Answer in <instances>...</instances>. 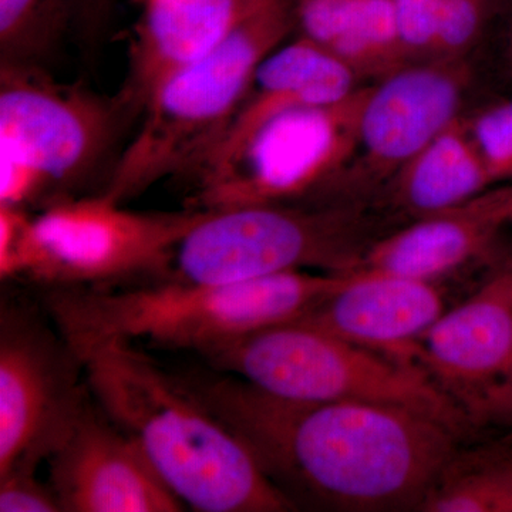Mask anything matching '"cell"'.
Here are the masks:
<instances>
[{"label":"cell","mask_w":512,"mask_h":512,"mask_svg":"<svg viewBox=\"0 0 512 512\" xmlns=\"http://www.w3.org/2000/svg\"><path fill=\"white\" fill-rule=\"evenodd\" d=\"M464 119L493 184H511L512 99L498 101Z\"/></svg>","instance_id":"7402d4cb"},{"label":"cell","mask_w":512,"mask_h":512,"mask_svg":"<svg viewBox=\"0 0 512 512\" xmlns=\"http://www.w3.org/2000/svg\"><path fill=\"white\" fill-rule=\"evenodd\" d=\"M510 225H512V211H511V217H510Z\"/></svg>","instance_id":"83f0119b"},{"label":"cell","mask_w":512,"mask_h":512,"mask_svg":"<svg viewBox=\"0 0 512 512\" xmlns=\"http://www.w3.org/2000/svg\"><path fill=\"white\" fill-rule=\"evenodd\" d=\"M295 26V0H244L228 35L148 101L143 124L103 194L124 204L171 175L197 174L224 137L256 70Z\"/></svg>","instance_id":"277c9868"},{"label":"cell","mask_w":512,"mask_h":512,"mask_svg":"<svg viewBox=\"0 0 512 512\" xmlns=\"http://www.w3.org/2000/svg\"><path fill=\"white\" fill-rule=\"evenodd\" d=\"M242 5L244 0H148L131 47L121 103L146 109L171 77L228 35Z\"/></svg>","instance_id":"e0dca14e"},{"label":"cell","mask_w":512,"mask_h":512,"mask_svg":"<svg viewBox=\"0 0 512 512\" xmlns=\"http://www.w3.org/2000/svg\"><path fill=\"white\" fill-rule=\"evenodd\" d=\"M49 463L50 485L64 512L185 510L136 441L90 400Z\"/></svg>","instance_id":"4fadbf2b"},{"label":"cell","mask_w":512,"mask_h":512,"mask_svg":"<svg viewBox=\"0 0 512 512\" xmlns=\"http://www.w3.org/2000/svg\"><path fill=\"white\" fill-rule=\"evenodd\" d=\"M394 207L414 220L460 207L494 187L463 116L389 181Z\"/></svg>","instance_id":"d6986e66"},{"label":"cell","mask_w":512,"mask_h":512,"mask_svg":"<svg viewBox=\"0 0 512 512\" xmlns=\"http://www.w3.org/2000/svg\"><path fill=\"white\" fill-rule=\"evenodd\" d=\"M301 36L328 50L357 77L383 79L407 66L393 0H295Z\"/></svg>","instance_id":"ac0fdd59"},{"label":"cell","mask_w":512,"mask_h":512,"mask_svg":"<svg viewBox=\"0 0 512 512\" xmlns=\"http://www.w3.org/2000/svg\"><path fill=\"white\" fill-rule=\"evenodd\" d=\"M510 460H512V456L510 457Z\"/></svg>","instance_id":"f1b7e54d"},{"label":"cell","mask_w":512,"mask_h":512,"mask_svg":"<svg viewBox=\"0 0 512 512\" xmlns=\"http://www.w3.org/2000/svg\"><path fill=\"white\" fill-rule=\"evenodd\" d=\"M62 511L52 485L37 480L36 470L15 468L0 476V512Z\"/></svg>","instance_id":"cb8c5ba5"},{"label":"cell","mask_w":512,"mask_h":512,"mask_svg":"<svg viewBox=\"0 0 512 512\" xmlns=\"http://www.w3.org/2000/svg\"><path fill=\"white\" fill-rule=\"evenodd\" d=\"M507 0H441L433 59H466Z\"/></svg>","instance_id":"44dd1931"},{"label":"cell","mask_w":512,"mask_h":512,"mask_svg":"<svg viewBox=\"0 0 512 512\" xmlns=\"http://www.w3.org/2000/svg\"><path fill=\"white\" fill-rule=\"evenodd\" d=\"M419 511L512 512V460L470 467L456 461Z\"/></svg>","instance_id":"ffe728a7"},{"label":"cell","mask_w":512,"mask_h":512,"mask_svg":"<svg viewBox=\"0 0 512 512\" xmlns=\"http://www.w3.org/2000/svg\"><path fill=\"white\" fill-rule=\"evenodd\" d=\"M505 18V55L512 69V0H507L504 5Z\"/></svg>","instance_id":"484cf974"},{"label":"cell","mask_w":512,"mask_h":512,"mask_svg":"<svg viewBox=\"0 0 512 512\" xmlns=\"http://www.w3.org/2000/svg\"><path fill=\"white\" fill-rule=\"evenodd\" d=\"M107 195L62 198L33 217L20 278L49 288H119L171 275L175 249L204 208L136 212Z\"/></svg>","instance_id":"52a82bcc"},{"label":"cell","mask_w":512,"mask_h":512,"mask_svg":"<svg viewBox=\"0 0 512 512\" xmlns=\"http://www.w3.org/2000/svg\"><path fill=\"white\" fill-rule=\"evenodd\" d=\"M82 360L29 306L0 312V476L49 460L89 402Z\"/></svg>","instance_id":"9c48e42d"},{"label":"cell","mask_w":512,"mask_h":512,"mask_svg":"<svg viewBox=\"0 0 512 512\" xmlns=\"http://www.w3.org/2000/svg\"><path fill=\"white\" fill-rule=\"evenodd\" d=\"M97 0H79V10L89 8V6H96Z\"/></svg>","instance_id":"4316f807"},{"label":"cell","mask_w":512,"mask_h":512,"mask_svg":"<svg viewBox=\"0 0 512 512\" xmlns=\"http://www.w3.org/2000/svg\"><path fill=\"white\" fill-rule=\"evenodd\" d=\"M367 87L326 106L296 107L266 121L227 160L198 175L192 207L293 204L339 184L355 151Z\"/></svg>","instance_id":"ba28073f"},{"label":"cell","mask_w":512,"mask_h":512,"mask_svg":"<svg viewBox=\"0 0 512 512\" xmlns=\"http://www.w3.org/2000/svg\"><path fill=\"white\" fill-rule=\"evenodd\" d=\"M414 365L468 426L512 421V268L437 319Z\"/></svg>","instance_id":"8fae6325"},{"label":"cell","mask_w":512,"mask_h":512,"mask_svg":"<svg viewBox=\"0 0 512 512\" xmlns=\"http://www.w3.org/2000/svg\"><path fill=\"white\" fill-rule=\"evenodd\" d=\"M471 82L466 59L407 64L367 87L355 151L339 185L366 190L393 175L461 117Z\"/></svg>","instance_id":"7c38bea8"},{"label":"cell","mask_w":512,"mask_h":512,"mask_svg":"<svg viewBox=\"0 0 512 512\" xmlns=\"http://www.w3.org/2000/svg\"><path fill=\"white\" fill-rule=\"evenodd\" d=\"M345 279L292 271L228 284L165 278L119 288H50L45 306L73 350L117 339L204 356L242 336L305 318Z\"/></svg>","instance_id":"3957f363"},{"label":"cell","mask_w":512,"mask_h":512,"mask_svg":"<svg viewBox=\"0 0 512 512\" xmlns=\"http://www.w3.org/2000/svg\"><path fill=\"white\" fill-rule=\"evenodd\" d=\"M178 376L295 507L419 510L457 461L461 431L410 407L282 399L218 370Z\"/></svg>","instance_id":"6da1fadb"},{"label":"cell","mask_w":512,"mask_h":512,"mask_svg":"<svg viewBox=\"0 0 512 512\" xmlns=\"http://www.w3.org/2000/svg\"><path fill=\"white\" fill-rule=\"evenodd\" d=\"M33 217L26 208L0 205V278L19 279Z\"/></svg>","instance_id":"d4e9b609"},{"label":"cell","mask_w":512,"mask_h":512,"mask_svg":"<svg viewBox=\"0 0 512 512\" xmlns=\"http://www.w3.org/2000/svg\"><path fill=\"white\" fill-rule=\"evenodd\" d=\"M215 370L298 402H376L430 414L458 431L468 426L416 366L380 355L306 320L242 336L202 356Z\"/></svg>","instance_id":"5b68a950"},{"label":"cell","mask_w":512,"mask_h":512,"mask_svg":"<svg viewBox=\"0 0 512 512\" xmlns=\"http://www.w3.org/2000/svg\"><path fill=\"white\" fill-rule=\"evenodd\" d=\"M446 309L441 282L350 271L345 282L302 319L362 348L416 366L421 339Z\"/></svg>","instance_id":"5bb4252c"},{"label":"cell","mask_w":512,"mask_h":512,"mask_svg":"<svg viewBox=\"0 0 512 512\" xmlns=\"http://www.w3.org/2000/svg\"><path fill=\"white\" fill-rule=\"evenodd\" d=\"M97 406L131 437L171 493L200 512H284L295 504L237 434L133 343L74 350Z\"/></svg>","instance_id":"7a4b0ae2"},{"label":"cell","mask_w":512,"mask_h":512,"mask_svg":"<svg viewBox=\"0 0 512 512\" xmlns=\"http://www.w3.org/2000/svg\"><path fill=\"white\" fill-rule=\"evenodd\" d=\"M441 0H393L397 36L409 63L434 56Z\"/></svg>","instance_id":"603a6c76"},{"label":"cell","mask_w":512,"mask_h":512,"mask_svg":"<svg viewBox=\"0 0 512 512\" xmlns=\"http://www.w3.org/2000/svg\"><path fill=\"white\" fill-rule=\"evenodd\" d=\"M357 79L349 66L308 37L279 46L256 70L224 137L197 174L227 160L262 124L278 114L346 99L357 89Z\"/></svg>","instance_id":"2e32d148"},{"label":"cell","mask_w":512,"mask_h":512,"mask_svg":"<svg viewBox=\"0 0 512 512\" xmlns=\"http://www.w3.org/2000/svg\"><path fill=\"white\" fill-rule=\"evenodd\" d=\"M121 106L40 67L2 64L0 158L28 167L45 191L72 184L106 153Z\"/></svg>","instance_id":"30bf717a"},{"label":"cell","mask_w":512,"mask_h":512,"mask_svg":"<svg viewBox=\"0 0 512 512\" xmlns=\"http://www.w3.org/2000/svg\"><path fill=\"white\" fill-rule=\"evenodd\" d=\"M511 211L512 183L491 188L460 207L416 218L413 224L377 239L352 271L441 282L485 254L501 228L510 225Z\"/></svg>","instance_id":"9a60e30c"},{"label":"cell","mask_w":512,"mask_h":512,"mask_svg":"<svg viewBox=\"0 0 512 512\" xmlns=\"http://www.w3.org/2000/svg\"><path fill=\"white\" fill-rule=\"evenodd\" d=\"M369 245L356 208L251 204L208 210L175 249L170 278L228 284L284 272L352 271Z\"/></svg>","instance_id":"8992f818"}]
</instances>
